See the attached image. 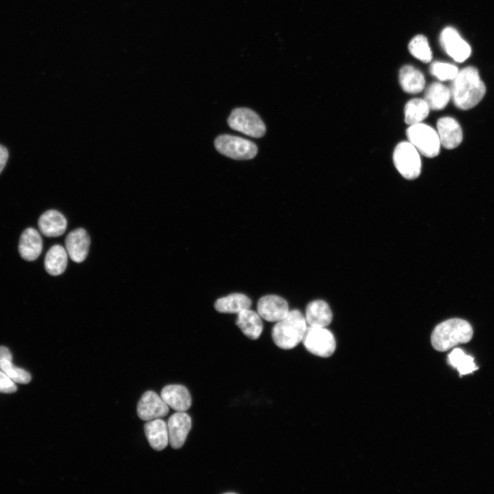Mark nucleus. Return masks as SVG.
I'll return each instance as SVG.
<instances>
[{
  "label": "nucleus",
  "mask_w": 494,
  "mask_h": 494,
  "mask_svg": "<svg viewBox=\"0 0 494 494\" xmlns=\"http://www.w3.org/2000/svg\"><path fill=\"white\" fill-rule=\"evenodd\" d=\"M91 239L82 228L71 231L65 238V248L69 257L76 263H81L88 255Z\"/></svg>",
  "instance_id": "13"
},
{
  "label": "nucleus",
  "mask_w": 494,
  "mask_h": 494,
  "mask_svg": "<svg viewBox=\"0 0 494 494\" xmlns=\"http://www.w3.org/2000/svg\"><path fill=\"white\" fill-rule=\"evenodd\" d=\"M455 106L461 110L475 106L484 97L486 86L478 69L467 67L458 71L450 90Z\"/></svg>",
  "instance_id": "1"
},
{
  "label": "nucleus",
  "mask_w": 494,
  "mask_h": 494,
  "mask_svg": "<svg viewBox=\"0 0 494 494\" xmlns=\"http://www.w3.org/2000/svg\"><path fill=\"white\" fill-rule=\"evenodd\" d=\"M214 145L220 154L236 160L251 159L257 153V146L254 142L230 134L218 136Z\"/></svg>",
  "instance_id": "7"
},
{
  "label": "nucleus",
  "mask_w": 494,
  "mask_h": 494,
  "mask_svg": "<svg viewBox=\"0 0 494 494\" xmlns=\"http://www.w3.org/2000/svg\"><path fill=\"white\" fill-rule=\"evenodd\" d=\"M307 328V322L303 314L298 309L290 310L273 327V342L281 349H293L303 341Z\"/></svg>",
  "instance_id": "3"
},
{
  "label": "nucleus",
  "mask_w": 494,
  "mask_h": 494,
  "mask_svg": "<svg viewBox=\"0 0 494 494\" xmlns=\"http://www.w3.org/2000/svg\"><path fill=\"white\" fill-rule=\"evenodd\" d=\"M473 337V329L465 320L451 318L438 324L433 330L431 343L434 349L443 352L467 343Z\"/></svg>",
  "instance_id": "2"
},
{
  "label": "nucleus",
  "mask_w": 494,
  "mask_h": 494,
  "mask_svg": "<svg viewBox=\"0 0 494 494\" xmlns=\"http://www.w3.org/2000/svg\"><path fill=\"white\" fill-rule=\"evenodd\" d=\"M68 253L65 248L54 245L47 251L45 258V268L52 276L62 274L67 268Z\"/></svg>",
  "instance_id": "22"
},
{
  "label": "nucleus",
  "mask_w": 494,
  "mask_h": 494,
  "mask_svg": "<svg viewBox=\"0 0 494 494\" xmlns=\"http://www.w3.org/2000/svg\"><path fill=\"white\" fill-rule=\"evenodd\" d=\"M161 397L168 406L177 412H185L191 405V395L183 385L171 384L165 386L161 392Z\"/></svg>",
  "instance_id": "15"
},
{
  "label": "nucleus",
  "mask_w": 494,
  "mask_h": 494,
  "mask_svg": "<svg viewBox=\"0 0 494 494\" xmlns=\"http://www.w3.org/2000/svg\"><path fill=\"white\" fill-rule=\"evenodd\" d=\"M430 71L432 75L440 81L453 80L459 71L455 65L442 62L432 63Z\"/></svg>",
  "instance_id": "29"
},
{
  "label": "nucleus",
  "mask_w": 494,
  "mask_h": 494,
  "mask_svg": "<svg viewBox=\"0 0 494 494\" xmlns=\"http://www.w3.org/2000/svg\"><path fill=\"white\" fill-rule=\"evenodd\" d=\"M287 302L277 295H266L257 302V312L261 318L269 322H278L289 312Z\"/></svg>",
  "instance_id": "11"
},
{
  "label": "nucleus",
  "mask_w": 494,
  "mask_h": 494,
  "mask_svg": "<svg viewBox=\"0 0 494 494\" xmlns=\"http://www.w3.org/2000/svg\"><path fill=\"white\" fill-rule=\"evenodd\" d=\"M137 410L141 420L148 421L165 416L168 414L169 406L156 392L148 390L141 396Z\"/></svg>",
  "instance_id": "10"
},
{
  "label": "nucleus",
  "mask_w": 494,
  "mask_h": 494,
  "mask_svg": "<svg viewBox=\"0 0 494 494\" xmlns=\"http://www.w3.org/2000/svg\"><path fill=\"white\" fill-rule=\"evenodd\" d=\"M451 98L450 90L440 82H433L429 85L425 92L424 99L430 109L439 110L443 109Z\"/></svg>",
  "instance_id": "25"
},
{
  "label": "nucleus",
  "mask_w": 494,
  "mask_h": 494,
  "mask_svg": "<svg viewBox=\"0 0 494 494\" xmlns=\"http://www.w3.org/2000/svg\"><path fill=\"white\" fill-rule=\"evenodd\" d=\"M408 49L411 54L423 62H429L432 54L428 41L423 35L414 36L409 43Z\"/></svg>",
  "instance_id": "28"
},
{
  "label": "nucleus",
  "mask_w": 494,
  "mask_h": 494,
  "mask_svg": "<svg viewBox=\"0 0 494 494\" xmlns=\"http://www.w3.org/2000/svg\"><path fill=\"white\" fill-rule=\"evenodd\" d=\"M16 389L15 382L0 370V392L13 393Z\"/></svg>",
  "instance_id": "30"
},
{
  "label": "nucleus",
  "mask_w": 494,
  "mask_h": 494,
  "mask_svg": "<svg viewBox=\"0 0 494 494\" xmlns=\"http://www.w3.org/2000/svg\"><path fill=\"white\" fill-rule=\"evenodd\" d=\"M145 436L150 446L156 451L165 449L169 443L167 424L161 419L148 421L144 425Z\"/></svg>",
  "instance_id": "18"
},
{
  "label": "nucleus",
  "mask_w": 494,
  "mask_h": 494,
  "mask_svg": "<svg viewBox=\"0 0 494 494\" xmlns=\"http://www.w3.org/2000/svg\"><path fill=\"white\" fill-rule=\"evenodd\" d=\"M303 342L309 352L322 357L331 356L336 347L333 333L325 327H308Z\"/></svg>",
  "instance_id": "8"
},
{
  "label": "nucleus",
  "mask_w": 494,
  "mask_h": 494,
  "mask_svg": "<svg viewBox=\"0 0 494 494\" xmlns=\"http://www.w3.org/2000/svg\"><path fill=\"white\" fill-rule=\"evenodd\" d=\"M392 158L395 167L405 179L413 180L420 175L421 161L419 152L409 141L397 144Z\"/></svg>",
  "instance_id": "5"
},
{
  "label": "nucleus",
  "mask_w": 494,
  "mask_h": 494,
  "mask_svg": "<svg viewBox=\"0 0 494 494\" xmlns=\"http://www.w3.org/2000/svg\"><path fill=\"white\" fill-rule=\"evenodd\" d=\"M449 364L456 368L460 376L472 373L478 369L473 357L466 355L460 349H454L448 355Z\"/></svg>",
  "instance_id": "27"
},
{
  "label": "nucleus",
  "mask_w": 494,
  "mask_h": 494,
  "mask_svg": "<svg viewBox=\"0 0 494 494\" xmlns=\"http://www.w3.org/2000/svg\"><path fill=\"white\" fill-rule=\"evenodd\" d=\"M10 350L0 346V370L7 375L15 383L28 384L31 381L30 374L23 368L14 366Z\"/></svg>",
  "instance_id": "23"
},
{
  "label": "nucleus",
  "mask_w": 494,
  "mask_h": 494,
  "mask_svg": "<svg viewBox=\"0 0 494 494\" xmlns=\"http://www.w3.org/2000/svg\"><path fill=\"white\" fill-rule=\"evenodd\" d=\"M437 133L440 144L447 149L457 148L462 141V130L459 123L454 118L444 117L436 124Z\"/></svg>",
  "instance_id": "14"
},
{
  "label": "nucleus",
  "mask_w": 494,
  "mask_h": 494,
  "mask_svg": "<svg viewBox=\"0 0 494 494\" xmlns=\"http://www.w3.org/2000/svg\"><path fill=\"white\" fill-rule=\"evenodd\" d=\"M440 43L446 53L456 62H464L471 55V47L454 27H447L441 32Z\"/></svg>",
  "instance_id": "9"
},
{
  "label": "nucleus",
  "mask_w": 494,
  "mask_h": 494,
  "mask_svg": "<svg viewBox=\"0 0 494 494\" xmlns=\"http://www.w3.org/2000/svg\"><path fill=\"white\" fill-rule=\"evenodd\" d=\"M43 240L38 231L33 228H26L21 235L19 252L21 257L28 261H34L40 255Z\"/></svg>",
  "instance_id": "16"
},
{
  "label": "nucleus",
  "mask_w": 494,
  "mask_h": 494,
  "mask_svg": "<svg viewBox=\"0 0 494 494\" xmlns=\"http://www.w3.org/2000/svg\"><path fill=\"white\" fill-rule=\"evenodd\" d=\"M40 232L47 237H58L64 233L67 221L59 211L50 209L43 213L38 221Z\"/></svg>",
  "instance_id": "17"
},
{
  "label": "nucleus",
  "mask_w": 494,
  "mask_h": 494,
  "mask_svg": "<svg viewBox=\"0 0 494 494\" xmlns=\"http://www.w3.org/2000/svg\"><path fill=\"white\" fill-rule=\"evenodd\" d=\"M429 112L430 108L424 99H412L405 106V122L410 126L421 123Z\"/></svg>",
  "instance_id": "26"
},
{
  "label": "nucleus",
  "mask_w": 494,
  "mask_h": 494,
  "mask_svg": "<svg viewBox=\"0 0 494 494\" xmlns=\"http://www.w3.org/2000/svg\"><path fill=\"white\" fill-rule=\"evenodd\" d=\"M305 320L311 327H325L332 321V312L329 305L322 300L310 302L305 310Z\"/></svg>",
  "instance_id": "19"
},
{
  "label": "nucleus",
  "mask_w": 494,
  "mask_h": 494,
  "mask_svg": "<svg viewBox=\"0 0 494 494\" xmlns=\"http://www.w3.org/2000/svg\"><path fill=\"white\" fill-rule=\"evenodd\" d=\"M167 424L171 447H182L191 428V417L185 412H177L169 417Z\"/></svg>",
  "instance_id": "12"
},
{
  "label": "nucleus",
  "mask_w": 494,
  "mask_h": 494,
  "mask_svg": "<svg viewBox=\"0 0 494 494\" xmlns=\"http://www.w3.org/2000/svg\"><path fill=\"white\" fill-rule=\"evenodd\" d=\"M406 134L409 142L423 156L433 158L439 154L440 139L431 126L422 122L411 125L407 129Z\"/></svg>",
  "instance_id": "4"
},
{
  "label": "nucleus",
  "mask_w": 494,
  "mask_h": 494,
  "mask_svg": "<svg viewBox=\"0 0 494 494\" xmlns=\"http://www.w3.org/2000/svg\"><path fill=\"white\" fill-rule=\"evenodd\" d=\"M227 122L231 129L254 138L263 137L266 131L260 117L247 108H237L233 110Z\"/></svg>",
  "instance_id": "6"
},
{
  "label": "nucleus",
  "mask_w": 494,
  "mask_h": 494,
  "mask_svg": "<svg viewBox=\"0 0 494 494\" xmlns=\"http://www.w3.org/2000/svg\"><path fill=\"white\" fill-rule=\"evenodd\" d=\"M251 303V300L246 295L233 293L218 298L215 302L214 307L221 313L237 314L244 309H249Z\"/></svg>",
  "instance_id": "24"
},
{
  "label": "nucleus",
  "mask_w": 494,
  "mask_h": 494,
  "mask_svg": "<svg viewBox=\"0 0 494 494\" xmlns=\"http://www.w3.org/2000/svg\"><path fill=\"white\" fill-rule=\"evenodd\" d=\"M399 80L402 89L408 93H419L425 84L423 73L410 65H405L400 69Z\"/></svg>",
  "instance_id": "21"
},
{
  "label": "nucleus",
  "mask_w": 494,
  "mask_h": 494,
  "mask_svg": "<svg viewBox=\"0 0 494 494\" xmlns=\"http://www.w3.org/2000/svg\"><path fill=\"white\" fill-rule=\"evenodd\" d=\"M8 150L2 145H0V174L1 173L2 170L5 167V164L8 161Z\"/></svg>",
  "instance_id": "31"
},
{
  "label": "nucleus",
  "mask_w": 494,
  "mask_h": 494,
  "mask_svg": "<svg viewBox=\"0 0 494 494\" xmlns=\"http://www.w3.org/2000/svg\"><path fill=\"white\" fill-rule=\"evenodd\" d=\"M236 325L242 332L251 340L258 339L263 331L261 316L250 308L237 313Z\"/></svg>",
  "instance_id": "20"
}]
</instances>
